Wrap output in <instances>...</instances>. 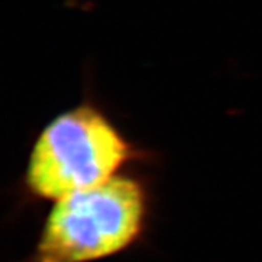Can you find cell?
Listing matches in <instances>:
<instances>
[{"mask_svg":"<svg viewBox=\"0 0 262 262\" xmlns=\"http://www.w3.org/2000/svg\"><path fill=\"white\" fill-rule=\"evenodd\" d=\"M131 147L101 111L80 105L57 115L29 153L27 185L39 198L58 201L117 177Z\"/></svg>","mask_w":262,"mask_h":262,"instance_id":"6da1fadb","label":"cell"},{"mask_svg":"<svg viewBox=\"0 0 262 262\" xmlns=\"http://www.w3.org/2000/svg\"><path fill=\"white\" fill-rule=\"evenodd\" d=\"M146 211L143 187L118 175L64 196L48 214L34 262H92L120 253L140 236Z\"/></svg>","mask_w":262,"mask_h":262,"instance_id":"7a4b0ae2","label":"cell"}]
</instances>
